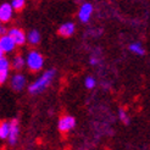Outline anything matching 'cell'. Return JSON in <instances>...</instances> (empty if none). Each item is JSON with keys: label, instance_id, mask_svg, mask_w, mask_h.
<instances>
[{"label": "cell", "instance_id": "obj_9", "mask_svg": "<svg viewBox=\"0 0 150 150\" xmlns=\"http://www.w3.org/2000/svg\"><path fill=\"white\" fill-rule=\"evenodd\" d=\"M26 77L22 73H16L15 76L11 78V87L15 91H22L26 86Z\"/></svg>", "mask_w": 150, "mask_h": 150}, {"label": "cell", "instance_id": "obj_7", "mask_svg": "<svg viewBox=\"0 0 150 150\" xmlns=\"http://www.w3.org/2000/svg\"><path fill=\"white\" fill-rule=\"evenodd\" d=\"M15 48L16 45L7 34H3L0 37V50L3 52H11L15 50Z\"/></svg>", "mask_w": 150, "mask_h": 150}, {"label": "cell", "instance_id": "obj_2", "mask_svg": "<svg viewBox=\"0 0 150 150\" xmlns=\"http://www.w3.org/2000/svg\"><path fill=\"white\" fill-rule=\"evenodd\" d=\"M25 62L31 71L38 72L39 70L43 69V66H44V57H43V55L40 54V52L32 50V51L28 52L27 57L25 59Z\"/></svg>", "mask_w": 150, "mask_h": 150}, {"label": "cell", "instance_id": "obj_6", "mask_svg": "<svg viewBox=\"0 0 150 150\" xmlns=\"http://www.w3.org/2000/svg\"><path fill=\"white\" fill-rule=\"evenodd\" d=\"M92 13H93V5L89 4V3H84L79 7V11H78V18L82 22H88L89 18L92 17Z\"/></svg>", "mask_w": 150, "mask_h": 150}, {"label": "cell", "instance_id": "obj_3", "mask_svg": "<svg viewBox=\"0 0 150 150\" xmlns=\"http://www.w3.org/2000/svg\"><path fill=\"white\" fill-rule=\"evenodd\" d=\"M7 35L12 39V42L15 43V45H23L26 43V33L22 31L21 28H11L7 32Z\"/></svg>", "mask_w": 150, "mask_h": 150}, {"label": "cell", "instance_id": "obj_14", "mask_svg": "<svg viewBox=\"0 0 150 150\" xmlns=\"http://www.w3.org/2000/svg\"><path fill=\"white\" fill-rule=\"evenodd\" d=\"M129 50L132 52H134V54H138V55H144V48L142 47V44L140 43H132L131 45H129Z\"/></svg>", "mask_w": 150, "mask_h": 150}, {"label": "cell", "instance_id": "obj_11", "mask_svg": "<svg viewBox=\"0 0 150 150\" xmlns=\"http://www.w3.org/2000/svg\"><path fill=\"white\" fill-rule=\"evenodd\" d=\"M26 40H28V43L32 44V45H37L40 40V33L38 31H35V29H33V31L28 33V35H26Z\"/></svg>", "mask_w": 150, "mask_h": 150}, {"label": "cell", "instance_id": "obj_13", "mask_svg": "<svg viewBox=\"0 0 150 150\" xmlns=\"http://www.w3.org/2000/svg\"><path fill=\"white\" fill-rule=\"evenodd\" d=\"M10 131V122H0V138L7 139Z\"/></svg>", "mask_w": 150, "mask_h": 150}, {"label": "cell", "instance_id": "obj_21", "mask_svg": "<svg viewBox=\"0 0 150 150\" xmlns=\"http://www.w3.org/2000/svg\"><path fill=\"white\" fill-rule=\"evenodd\" d=\"M3 33H4V28L1 27V25H0V37L3 35Z\"/></svg>", "mask_w": 150, "mask_h": 150}, {"label": "cell", "instance_id": "obj_20", "mask_svg": "<svg viewBox=\"0 0 150 150\" xmlns=\"http://www.w3.org/2000/svg\"><path fill=\"white\" fill-rule=\"evenodd\" d=\"M91 64H92V65H96V64H98V59L94 57V56H92V57H91Z\"/></svg>", "mask_w": 150, "mask_h": 150}, {"label": "cell", "instance_id": "obj_8", "mask_svg": "<svg viewBox=\"0 0 150 150\" xmlns=\"http://www.w3.org/2000/svg\"><path fill=\"white\" fill-rule=\"evenodd\" d=\"M13 15V10L9 3L0 5V22H9Z\"/></svg>", "mask_w": 150, "mask_h": 150}, {"label": "cell", "instance_id": "obj_5", "mask_svg": "<svg viewBox=\"0 0 150 150\" xmlns=\"http://www.w3.org/2000/svg\"><path fill=\"white\" fill-rule=\"evenodd\" d=\"M18 134H20V126H18V121L17 120H12L10 122V131H9V143L11 145L16 144V142L18 139Z\"/></svg>", "mask_w": 150, "mask_h": 150}, {"label": "cell", "instance_id": "obj_15", "mask_svg": "<svg viewBox=\"0 0 150 150\" xmlns=\"http://www.w3.org/2000/svg\"><path fill=\"white\" fill-rule=\"evenodd\" d=\"M25 0H13V1H11V7H12V10H21V9H23V6H25Z\"/></svg>", "mask_w": 150, "mask_h": 150}, {"label": "cell", "instance_id": "obj_19", "mask_svg": "<svg viewBox=\"0 0 150 150\" xmlns=\"http://www.w3.org/2000/svg\"><path fill=\"white\" fill-rule=\"evenodd\" d=\"M9 78V72L7 71H0V84H4Z\"/></svg>", "mask_w": 150, "mask_h": 150}, {"label": "cell", "instance_id": "obj_22", "mask_svg": "<svg viewBox=\"0 0 150 150\" xmlns=\"http://www.w3.org/2000/svg\"><path fill=\"white\" fill-rule=\"evenodd\" d=\"M4 57V52L1 51V50H0V59H3Z\"/></svg>", "mask_w": 150, "mask_h": 150}, {"label": "cell", "instance_id": "obj_16", "mask_svg": "<svg viewBox=\"0 0 150 150\" xmlns=\"http://www.w3.org/2000/svg\"><path fill=\"white\" fill-rule=\"evenodd\" d=\"M10 70V61L6 57L0 59V71H7Z\"/></svg>", "mask_w": 150, "mask_h": 150}, {"label": "cell", "instance_id": "obj_12", "mask_svg": "<svg viewBox=\"0 0 150 150\" xmlns=\"http://www.w3.org/2000/svg\"><path fill=\"white\" fill-rule=\"evenodd\" d=\"M11 65H12V67L16 71H21L25 67V65H26L23 56H22V55H16V56L13 57L12 61H11Z\"/></svg>", "mask_w": 150, "mask_h": 150}, {"label": "cell", "instance_id": "obj_10", "mask_svg": "<svg viewBox=\"0 0 150 150\" xmlns=\"http://www.w3.org/2000/svg\"><path fill=\"white\" fill-rule=\"evenodd\" d=\"M76 31V26H74L73 22H65L64 25H61L59 27V34L64 35V37H70Z\"/></svg>", "mask_w": 150, "mask_h": 150}, {"label": "cell", "instance_id": "obj_18", "mask_svg": "<svg viewBox=\"0 0 150 150\" xmlns=\"http://www.w3.org/2000/svg\"><path fill=\"white\" fill-rule=\"evenodd\" d=\"M118 116H120V120H121L123 123H128L129 122V117H128V115L126 114V111L123 109L118 110Z\"/></svg>", "mask_w": 150, "mask_h": 150}, {"label": "cell", "instance_id": "obj_4", "mask_svg": "<svg viewBox=\"0 0 150 150\" xmlns=\"http://www.w3.org/2000/svg\"><path fill=\"white\" fill-rule=\"evenodd\" d=\"M74 126H76V120H74L73 116H70V115H65L62 117H60L59 123H57L59 131L64 133L71 131Z\"/></svg>", "mask_w": 150, "mask_h": 150}, {"label": "cell", "instance_id": "obj_17", "mask_svg": "<svg viewBox=\"0 0 150 150\" xmlns=\"http://www.w3.org/2000/svg\"><path fill=\"white\" fill-rule=\"evenodd\" d=\"M84 84H86V87H87L88 89H93V88L96 86V81H95V78H93V77L89 76V77L86 78Z\"/></svg>", "mask_w": 150, "mask_h": 150}, {"label": "cell", "instance_id": "obj_1", "mask_svg": "<svg viewBox=\"0 0 150 150\" xmlns=\"http://www.w3.org/2000/svg\"><path fill=\"white\" fill-rule=\"evenodd\" d=\"M54 76H55V70H48V71H45L38 79H35V82H33V83L28 87L29 93L37 94V93L43 92L44 89H45L51 83V81L54 79Z\"/></svg>", "mask_w": 150, "mask_h": 150}]
</instances>
